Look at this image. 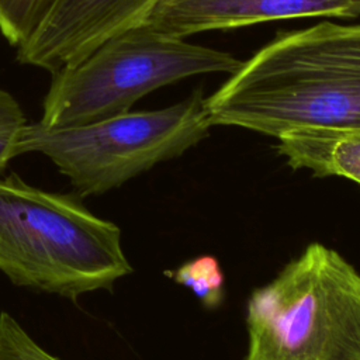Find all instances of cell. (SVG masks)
Segmentation results:
<instances>
[{
	"mask_svg": "<svg viewBox=\"0 0 360 360\" xmlns=\"http://www.w3.org/2000/svg\"><path fill=\"white\" fill-rule=\"evenodd\" d=\"M0 360H60L42 349L6 311L0 312Z\"/></svg>",
	"mask_w": 360,
	"mask_h": 360,
	"instance_id": "obj_11",
	"label": "cell"
},
{
	"mask_svg": "<svg viewBox=\"0 0 360 360\" xmlns=\"http://www.w3.org/2000/svg\"><path fill=\"white\" fill-rule=\"evenodd\" d=\"M27 124V117L15 97L0 89V176L15 158V145Z\"/></svg>",
	"mask_w": 360,
	"mask_h": 360,
	"instance_id": "obj_12",
	"label": "cell"
},
{
	"mask_svg": "<svg viewBox=\"0 0 360 360\" xmlns=\"http://www.w3.org/2000/svg\"><path fill=\"white\" fill-rule=\"evenodd\" d=\"M0 271L17 287L76 301L111 290L132 266L117 224L75 191H45L13 172L0 176Z\"/></svg>",
	"mask_w": 360,
	"mask_h": 360,
	"instance_id": "obj_2",
	"label": "cell"
},
{
	"mask_svg": "<svg viewBox=\"0 0 360 360\" xmlns=\"http://www.w3.org/2000/svg\"><path fill=\"white\" fill-rule=\"evenodd\" d=\"M165 274L188 288L207 309H217L222 305L225 278L221 264L214 256H198Z\"/></svg>",
	"mask_w": 360,
	"mask_h": 360,
	"instance_id": "obj_9",
	"label": "cell"
},
{
	"mask_svg": "<svg viewBox=\"0 0 360 360\" xmlns=\"http://www.w3.org/2000/svg\"><path fill=\"white\" fill-rule=\"evenodd\" d=\"M210 124L276 139L308 128L360 129V24L280 32L210 97Z\"/></svg>",
	"mask_w": 360,
	"mask_h": 360,
	"instance_id": "obj_1",
	"label": "cell"
},
{
	"mask_svg": "<svg viewBox=\"0 0 360 360\" xmlns=\"http://www.w3.org/2000/svg\"><path fill=\"white\" fill-rule=\"evenodd\" d=\"M276 149L291 169L315 177H345L360 186V129L308 128L277 138Z\"/></svg>",
	"mask_w": 360,
	"mask_h": 360,
	"instance_id": "obj_8",
	"label": "cell"
},
{
	"mask_svg": "<svg viewBox=\"0 0 360 360\" xmlns=\"http://www.w3.org/2000/svg\"><path fill=\"white\" fill-rule=\"evenodd\" d=\"M360 0H160L146 25L176 38L301 17H357Z\"/></svg>",
	"mask_w": 360,
	"mask_h": 360,
	"instance_id": "obj_7",
	"label": "cell"
},
{
	"mask_svg": "<svg viewBox=\"0 0 360 360\" xmlns=\"http://www.w3.org/2000/svg\"><path fill=\"white\" fill-rule=\"evenodd\" d=\"M211 124L200 89L183 101L149 111H128L69 128L27 124L15 156L41 153L66 176L82 198L101 195L158 163L183 155L208 136Z\"/></svg>",
	"mask_w": 360,
	"mask_h": 360,
	"instance_id": "obj_5",
	"label": "cell"
},
{
	"mask_svg": "<svg viewBox=\"0 0 360 360\" xmlns=\"http://www.w3.org/2000/svg\"><path fill=\"white\" fill-rule=\"evenodd\" d=\"M240 65L228 52L142 24L107 39L79 63L51 73L38 122L46 128L87 125L128 112L159 87L197 75H233Z\"/></svg>",
	"mask_w": 360,
	"mask_h": 360,
	"instance_id": "obj_4",
	"label": "cell"
},
{
	"mask_svg": "<svg viewBox=\"0 0 360 360\" xmlns=\"http://www.w3.org/2000/svg\"><path fill=\"white\" fill-rule=\"evenodd\" d=\"M245 360H360V273L321 242L256 288Z\"/></svg>",
	"mask_w": 360,
	"mask_h": 360,
	"instance_id": "obj_3",
	"label": "cell"
},
{
	"mask_svg": "<svg viewBox=\"0 0 360 360\" xmlns=\"http://www.w3.org/2000/svg\"><path fill=\"white\" fill-rule=\"evenodd\" d=\"M53 1L0 0V34L17 48L35 31Z\"/></svg>",
	"mask_w": 360,
	"mask_h": 360,
	"instance_id": "obj_10",
	"label": "cell"
},
{
	"mask_svg": "<svg viewBox=\"0 0 360 360\" xmlns=\"http://www.w3.org/2000/svg\"><path fill=\"white\" fill-rule=\"evenodd\" d=\"M160 0H55L17 60L51 73L69 68L107 39L146 22Z\"/></svg>",
	"mask_w": 360,
	"mask_h": 360,
	"instance_id": "obj_6",
	"label": "cell"
}]
</instances>
